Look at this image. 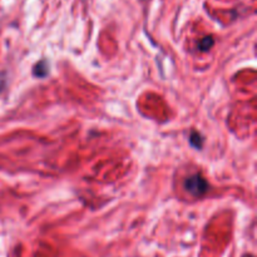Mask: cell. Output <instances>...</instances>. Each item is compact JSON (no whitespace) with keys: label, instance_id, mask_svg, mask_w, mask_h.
Returning a JSON list of instances; mask_svg holds the SVG:
<instances>
[{"label":"cell","instance_id":"cell-4","mask_svg":"<svg viewBox=\"0 0 257 257\" xmlns=\"http://www.w3.org/2000/svg\"><path fill=\"white\" fill-rule=\"evenodd\" d=\"M213 44H215V40L212 37H205L198 43V47H200V50L206 52V50H210L213 47Z\"/></svg>","mask_w":257,"mask_h":257},{"label":"cell","instance_id":"cell-2","mask_svg":"<svg viewBox=\"0 0 257 257\" xmlns=\"http://www.w3.org/2000/svg\"><path fill=\"white\" fill-rule=\"evenodd\" d=\"M33 74L38 78H44L48 74V64L45 60H40L33 68Z\"/></svg>","mask_w":257,"mask_h":257},{"label":"cell","instance_id":"cell-1","mask_svg":"<svg viewBox=\"0 0 257 257\" xmlns=\"http://www.w3.org/2000/svg\"><path fill=\"white\" fill-rule=\"evenodd\" d=\"M185 188L191 195L196 196V197H200V196L205 195L208 191V183L202 176L196 173V175H192L186 178Z\"/></svg>","mask_w":257,"mask_h":257},{"label":"cell","instance_id":"cell-3","mask_svg":"<svg viewBox=\"0 0 257 257\" xmlns=\"http://www.w3.org/2000/svg\"><path fill=\"white\" fill-rule=\"evenodd\" d=\"M203 142H205V140H203V137L200 135V133L196 132V131L191 132L190 135L191 146H193V147L197 148V150H201V148L203 147Z\"/></svg>","mask_w":257,"mask_h":257}]
</instances>
